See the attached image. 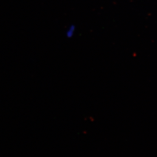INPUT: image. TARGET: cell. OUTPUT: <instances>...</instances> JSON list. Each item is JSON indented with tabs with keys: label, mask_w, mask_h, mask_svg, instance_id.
<instances>
[{
	"label": "cell",
	"mask_w": 157,
	"mask_h": 157,
	"mask_svg": "<svg viewBox=\"0 0 157 157\" xmlns=\"http://www.w3.org/2000/svg\"><path fill=\"white\" fill-rule=\"evenodd\" d=\"M75 30H76L75 28L73 25L70 26L69 28L67 29L66 31V33H65V34L67 38H69V39L72 38L75 33Z\"/></svg>",
	"instance_id": "cell-1"
}]
</instances>
